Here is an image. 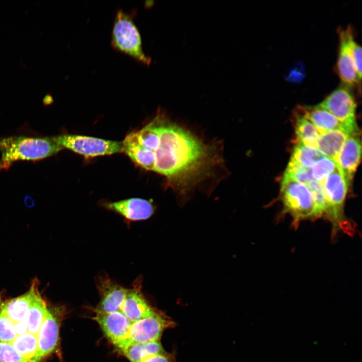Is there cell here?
Segmentation results:
<instances>
[{"instance_id": "1", "label": "cell", "mask_w": 362, "mask_h": 362, "mask_svg": "<svg viewBox=\"0 0 362 362\" xmlns=\"http://www.w3.org/2000/svg\"><path fill=\"white\" fill-rule=\"evenodd\" d=\"M159 142L153 171L164 176L168 185L185 194L221 161L217 148L207 144L187 129L157 113Z\"/></svg>"}, {"instance_id": "8", "label": "cell", "mask_w": 362, "mask_h": 362, "mask_svg": "<svg viewBox=\"0 0 362 362\" xmlns=\"http://www.w3.org/2000/svg\"><path fill=\"white\" fill-rule=\"evenodd\" d=\"M302 113L316 127L320 134L334 130H342L349 136L358 134L356 123L342 122L330 113L318 105L300 108Z\"/></svg>"}, {"instance_id": "12", "label": "cell", "mask_w": 362, "mask_h": 362, "mask_svg": "<svg viewBox=\"0 0 362 362\" xmlns=\"http://www.w3.org/2000/svg\"><path fill=\"white\" fill-rule=\"evenodd\" d=\"M360 156L361 142L358 135L349 136L336 161L348 185L359 163Z\"/></svg>"}, {"instance_id": "14", "label": "cell", "mask_w": 362, "mask_h": 362, "mask_svg": "<svg viewBox=\"0 0 362 362\" xmlns=\"http://www.w3.org/2000/svg\"><path fill=\"white\" fill-rule=\"evenodd\" d=\"M105 206L132 221L147 219L154 213L152 204L149 201L140 198H131L108 203Z\"/></svg>"}, {"instance_id": "28", "label": "cell", "mask_w": 362, "mask_h": 362, "mask_svg": "<svg viewBox=\"0 0 362 362\" xmlns=\"http://www.w3.org/2000/svg\"><path fill=\"white\" fill-rule=\"evenodd\" d=\"M0 362H30L24 358L11 343H0Z\"/></svg>"}, {"instance_id": "23", "label": "cell", "mask_w": 362, "mask_h": 362, "mask_svg": "<svg viewBox=\"0 0 362 362\" xmlns=\"http://www.w3.org/2000/svg\"><path fill=\"white\" fill-rule=\"evenodd\" d=\"M323 155L317 148L309 146L297 140L290 160L303 167H311Z\"/></svg>"}, {"instance_id": "22", "label": "cell", "mask_w": 362, "mask_h": 362, "mask_svg": "<svg viewBox=\"0 0 362 362\" xmlns=\"http://www.w3.org/2000/svg\"><path fill=\"white\" fill-rule=\"evenodd\" d=\"M132 133L141 146L154 152L159 142V122L157 115H156L153 120L144 128Z\"/></svg>"}, {"instance_id": "16", "label": "cell", "mask_w": 362, "mask_h": 362, "mask_svg": "<svg viewBox=\"0 0 362 362\" xmlns=\"http://www.w3.org/2000/svg\"><path fill=\"white\" fill-rule=\"evenodd\" d=\"M122 145L123 152L132 161L145 169L153 171L155 161L153 152L141 146L132 133L126 136Z\"/></svg>"}, {"instance_id": "30", "label": "cell", "mask_w": 362, "mask_h": 362, "mask_svg": "<svg viewBox=\"0 0 362 362\" xmlns=\"http://www.w3.org/2000/svg\"><path fill=\"white\" fill-rule=\"evenodd\" d=\"M140 362H176L174 352L168 353L165 351L150 355Z\"/></svg>"}, {"instance_id": "27", "label": "cell", "mask_w": 362, "mask_h": 362, "mask_svg": "<svg viewBox=\"0 0 362 362\" xmlns=\"http://www.w3.org/2000/svg\"><path fill=\"white\" fill-rule=\"evenodd\" d=\"M310 190L318 213L321 217L324 215L326 201L322 184L313 180L306 185Z\"/></svg>"}, {"instance_id": "3", "label": "cell", "mask_w": 362, "mask_h": 362, "mask_svg": "<svg viewBox=\"0 0 362 362\" xmlns=\"http://www.w3.org/2000/svg\"><path fill=\"white\" fill-rule=\"evenodd\" d=\"M322 184L326 201L324 215L332 225L333 236L340 231L349 235L353 234L355 228L344 213V205L349 185L338 165Z\"/></svg>"}, {"instance_id": "21", "label": "cell", "mask_w": 362, "mask_h": 362, "mask_svg": "<svg viewBox=\"0 0 362 362\" xmlns=\"http://www.w3.org/2000/svg\"><path fill=\"white\" fill-rule=\"evenodd\" d=\"M301 113L296 116L295 121V132L298 140L309 146L317 148L320 134L312 123Z\"/></svg>"}, {"instance_id": "19", "label": "cell", "mask_w": 362, "mask_h": 362, "mask_svg": "<svg viewBox=\"0 0 362 362\" xmlns=\"http://www.w3.org/2000/svg\"><path fill=\"white\" fill-rule=\"evenodd\" d=\"M164 351L160 340H157L132 344L121 353L130 362H140L150 355Z\"/></svg>"}, {"instance_id": "33", "label": "cell", "mask_w": 362, "mask_h": 362, "mask_svg": "<svg viewBox=\"0 0 362 362\" xmlns=\"http://www.w3.org/2000/svg\"><path fill=\"white\" fill-rule=\"evenodd\" d=\"M25 203L26 206L29 207H32L34 205V201L30 197H26L25 198Z\"/></svg>"}, {"instance_id": "26", "label": "cell", "mask_w": 362, "mask_h": 362, "mask_svg": "<svg viewBox=\"0 0 362 362\" xmlns=\"http://www.w3.org/2000/svg\"><path fill=\"white\" fill-rule=\"evenodd\" d=\"M17 336L14 323L0 308V343H11Z\"/></svg>"}, {"instance_id": "31", "label": "cell", "mask_w": 362, "mask_h": 362, "mask_svg": "<svg viewBox=\"0 0 362 362\" xmlns=\"http://www.w3.org/2000/svg\"><path fill=\"white\" fill-rule=\"evenodd\" d=\"M14 329L17 335H21L28 332L26 320L14 323Z\"/></svg>"}, {"instance_id": "4", "label": "cell", "mask_w": 362, "mask_h": 362, "mask_svg": "<svg viewBox=\"0 0 362 362\" xmlns=\"http://www.w3.org/2000/svg\"><path fill=\"white\" fill-rule=\"evenodd\" d=\"M136 11L119 10L116 14L111 35V45L116 51L124 53L139 63L149 66L151 58L143 50L141 36L134 18Z\"/></svg>"}, {"instance_id": "17", "label": "cell", "mask_w": 362, "mask_h": 362, "mask_svg": "<svg viewBox=\"0 0 362 362\" xmlns=\"http://www.w3.org/2000/svg\"><path fill=\"white\" fill-rule=\"evenodd\" d=\"M349 136L340 130L324 132L320 135L317 148L323 155L336 162L345 141Z\"/></svg>"}, {"instance_id": "13", "label": "cell", "mask_w": 362, "mask_h": 362, "mask_svg": "<svg viewBox=\"0 0 362 362\" xmlns=\"http://www.w3.org/2000/svg\"><path fill=\"white\" fill-rule=\"evenodd\" d=\"M98 289L100 301L93 310L95 313H106L117 309L123 302L128 290L106 278L99 282Z\"/></svg>"}, {"instance_id": "9", "label": "cell", "mask_w": 362, "mask_h": 362, "mask_svg": "<svg viewBox=\"0 0 362 362\" xmlns=\"http://www.w3.org/2000/svg\"><path fill=\"white\" fill-rule=\"evenodd\" d=\"M117 309L128 319L131 325L129 331L137 322L151 315L157 310L148 303L138 288L128 289L125 299L116 310Z\"/></svg>"}, {"instance_id": "29", "label": "cell", "mask_w": 362, "mask_h": 362, "mask_svg": "<svg viewBox=\"0 0 362 362\" xmlns=\"http://www.w3.org/2000/svg\"><path fill=\"white\" fill-rule=\"evenodd\" d=\"M348 46L352 58L359 77L361 78V48L354 39L352 33L350 34Z\"/></svg>"}, {"instance_id": "2", "label": "cell", "mask_w": 362, "mask_h": 362, "mask_svg": "<svg viewBox=\"0 0 362 362\" xmlns=\"http://www.w3.org/2000/svg\"><path fill=\"white\" fill-rule=\"evenodd\" d=\"M63 148L51 137L10 136L0 138V171L8 170L18 161H38Z\"/></svg>"}, {"instance_id": "7", "label": "cell", "mask_w": 362, "mask_h": 362, "mask_svg": "<svg viewBox=\"0 0 362 362\" xmlns=\"http://www.w3.org/2000/svg\"><path fill=\"white\" fill-rule=\"evenodd\" d=\"M342 122L355 123L356 103L353 96L346 87H339L318 105Z\"/></svg>"}, {"instance_id": "11", "label": "cell", "mask_w": 362, "mask_h": 362, "mask_svg": "<svg viewBox=\"0 0 362 362\" xmlns=\"http://www.w3.org/2000/svg\"><path fill=\"white\" fill-rule=\"evenodd\" d=\"M60 317L49 310L37 335L39 361L52 353L56 348L59 340Z\"/></svg>"}, {"instance_id": "18", "label": "cell", "mask_w": 362, "mask_h": 362, "mask_svg": "<svg viewBox=\"0 0 362 362\" xmlns=\"http://www.w3.org/2000/svg\"><path fill=\"white\" fill-rule=\"evenodd\" d=\"M49 311L45 302L38 291L30 305L26 319L28 332L37 335Z\"/></svg>"}, {"instance_id": "32", "label": "cell", "mask_w": 362, "mask_h": 362, "mask_svg": "<svg viewBox=\"0 0 362 362\" xmlns=\"http://www.w3.org/2000/svg\"><path fill=\"white\" fill-rule=\"evenodd\" d=\"M53 101L52 96L50 94H47L43 98L42 102L44 105H49Z\"/></svg>"}, {"instance_id": "5", "label": "cell", "mask_w": 362, "mask_h": 362, "mask_svg": "<svg viewBox=\"0 0 362 362\" xmlns=\"http://www.w3.org/2000/svg\"><path fill=\"white\" fill-rule=\"evenodd\" d=\"M280 195L283 212L292 217L293 227L297 228L302 221L320 217L311 192L306 185L284 176Z\"/></svg>"}, {"instance_id": "25", "label": "cell", "mask_w": 362, "mask_h": 362, "mask_svg": "<svg viewBox=\"0 0 362 362\" xmlns=\"http://www.w3.org/2000/svg\"><path fill=\"white\" fill-rule=\"evenodd\" d=\"M284 176L307 185L314 180L310 169L300 166L290 160Z\"/></svg>"}, {"instance_id": "20", "label": "cell", "mask_w": 362, "mask_h": 362, "mask_svg": "<svg viewBox=\"0 0 362 362\" xmlns=\"http://www.w3.org/2000/svg\"><path fill=\"white\" fill-rule=\"evenodd\" d=\"M11 344L24 358L30 362H40L37 335L27 332L17 335Z\"/></svg>"}, {"instance_id": "15", "label": "cell", "mask_w": 362, "mask_h": 362, "mask_svg": "<svg viewBox=\"0 0 362 362\" xmlns=\"http://www.w3.org/2000/svg\"><path fill=\"white\" fill-rule=\"evenodd\" d=\"M38 291L36 282L34 281L29 291L19 297L1 303L0 308L14 323L25 320Z\"/></svg>"}, {"instance_id": "10", "label": "cell", "mask_w": 362, "mask_h": 362, "mask_svg": "<svg viewBox=\"0 0 362 362\" xmlns=\"http://www.w3.org/2000/svg\"><path fill=\"white\" fill-rule=\"evenodd\" d=\"M352 33L350 27L339 31V47L337 68L339 76L348 86H354L361 80L350 53L348 40Z\"/></svg>"}, {"instance_id": "24", "label": "cell", "mask_w": 362, "mask_h": 362, "mask_svg": "<svg viewBox=\"0 0 362 362\" xmlns=\"http://www.w3.org/2000/svg\"><path fill=\"white\" fill-rule=\"evenodd\" d=\"M337 167V164L334 160L324 156L316 161L310 169L313 179L322 184Z\"/></svg>"}, {"instance_id": "6", "label": "cell", "mask_w": 362, "mask_h": 362, "mask_svg": "<svg viewBox=\"0 0 362 362\" xmlns=\"http://www.w3.org/2000/svg\"><path fill=\"white\" fill-rule=\"evenodd\" d=\"M51 138L63 149H69L87 157L123 152L122 142L71 134L59 135Z\"/></svg>"}]
</instances>
